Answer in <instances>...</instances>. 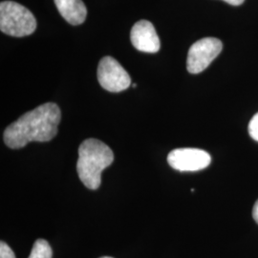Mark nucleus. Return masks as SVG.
<instances>
[{
	"instance_id": "4468645a",
	"label": "nucleus",
	"mask_w": 258,
	"mask_h": 258,
	"mask_svg": "<svg viewBox=\"0 0 258 258\" xmlns=\"http://www.w3.org/2000/svg\"><path fill=\"white\" fill-rule=\"evenodd\" d=\"M132 86H133V88H136V87H137V84H136V83H134Z\"/></svg>"
},
{
	"instance_id": "423d86ee",
	"label": "nucleus",
	"mask_w": 258,
	"mask_h": 258,
	"mask_svg": "<svg viewBox=\"0 0 258 258\" xmlns=\"http://www.w3.org/2000/svg\"><path fill=\"white\" fill-rule=\"evenodd\" d=\"M212 157L198 148H177L167 156V163L178 171H198L211 165Z\"/></svg>"
},
{
	"instance_id": "f257e3e1",
	"label": "nucleus",
	"mask_w": 258,
	"mask_h": 258,
	"mask_svg": "<svg viewBox=\"0 0 258 258\" xmlns=\"http://www.w3.org/2000/svg\"><path fill=\"white\" fill-rule=\"evenodd\" d=\"M61 112L57 104L47 102L22 115L4 131V142L12 149L24 148L31 142H49L57 134Z\"/></svg>"
},
{
	"instance_id": "9b49d317",
	"label": "nucleus",
	"mask_w": 258,
	"mask_h": 258,
	"mask_svg": "<svg viewBox=\"0 0 258 258\" xmlns=\"http://www.w3.org/2000/svg\"><path fill=\"white\" fill-rule=\"evenodd\" d=\"M0 258H16L14 251L3 241L0 242Z\"/></svg>"
},
{
	"instance_id": "9d476101",
	"label": "nucleus",
	"mask_w": 258,
	"mask_h": 258,
	"mask_svg": "<svg viewBox=\"0 0 258 258\" xmlns=\"http://www.w3.org/2000/svg\"><path fill=\"white\" fill-rule=\"evenodd\" d=\"M249 134L251 138L258 142V113L249 121Z\"/></svg>"
},
{
	"instance_id": "0eeeda50",
	"label": "nucleus",
	"mask_w": 258,
	"mask_h": 258,
	"mask_svg": "<svg viewBox=\"0 0 258 258\" xmlns=\"http://www.w3.org/2000/svg\"><path fill=\"white\" fill-rule=\"evenodd\" d=\"M130 38L133 46L141 52L153 54L160 50L161 43L156 30L148 20H140L134 24Z\"/></svg>"
},
{
	"instance_id": "ddd939ff",
	"label": "nucleus",
	"mask_w": 258,
	"mask_h": 258,
	"mask_svg": "<svg viewBox=\"0 0 258 258\" xmlns=\"http://www.w3.org/2000/svg\"><path fill=\"white\" fill-rule=\"evenodd\" d=\"M223 1H225L231 5H233V6H239L242 3H244L245 0H223Z\"/></svg>"
},
{
	"instance_id": "2eb2a0df",
	"label": "nucleus",
	"mask_w": 258,
	"mask_h": 258,
	"mask_svg": "<svg viewBox=\"0 0 258 258\" xmlns=\"http://www.w3.org/2000/svg\"><path fill=\"white\" fill-rule=\"evenodd\" d=\"M101 258H113V257H110V256H103V257H101Z\"/></svg>"
},
{
	"instance_id": "39448f33",
	"label": "nucleus",
	"mask_w": 258,
	"mask_h": 258,
	"mask_svg": "<svg viewBox=\"0 0 258 258\" xmlns=\"http://www.w3.org/2000/svg\"><path fill=\"white\" fill-rule=\"evenodd\" d=\"M98 81L109 92H121L127 89L131 79L124 68L112 56L102 57L98 66Z\"/></svg>"
},
{
	"instance_id": "1a4fd4ad",
	"label": "nucleus",
	"mask_w": 258,
	"mask_h": 258,
	"mask_svg": "<svg viewBox=\"0 0 258 258\" xmlns=\"http://www.w3.org/2000/svg\"><path fill=\"white\" fill-rule=\"evenodd\" d=\"M53 251L46 240L37 239L32 251L29 255V258H52Z\"/></svg>"
},
{
	"instance_id": "6e6552de",
	"label": "nucleus",
	"mask_w": 258,
	"mask_h": 258,
	"mask_svg": "<svg viewBox=\"0 0 258 258\" xmlns=\"http://www.w3.org/2000/svg\"><path fill=\"white\" fill-rule=\"evenodd\" d=\"M62 18L72 25L83 24L86 19L87 9L83 0H54Z\"/></svg>"
},
{
	"instance_id": "f8f14e48",
	"label": "nucleus",
	"mask_w": 258,
	"mask_h": 258,
	"mask_svg": "<svg viewBox=\"0 0 258 258\" xmlns=\"http://www.w3.org/2000/svg\"><path fill=\"white\" fill-rule=\"evenodd\" d=\"M252 216H253V219H254L255 222L258 224V200L255 202V204H254V206H253Z\"/></svg>"
},
{
	"instance_id": "20e7f679",
	"label": "nucleus",
	"mask_w": 258,
	"mask_h": 258,
	"mask_svg": "<svg viewBox=\"0 0 258 258\" xmlns=\"http://www.w3.org/2000/svg\"><path fill=\"white\" fill-rule=\"evenodd\" d=\"M221 40L215 37H205L194 43L188 50L186 68L190 74H199L221 53Z\"/></svg>"
},
{
	"instance_id": "f03ea898",
	"label": "nucleus",
	"mask_w": 258,
	"mask_h": 258,
	"mask_svg": "<svg viewBox=\"0 0 258 258\" xmlns=\"http://www.w3.org/2000/svg\"><path fill=\"white\" fill-rule=\"evenodd\" d=\"M114 161L110 148L97 139H86L79 148L77 171L80 180L89 189H98L102 172Z\"/></svg>"
},
{
	"instance_id": "7ed1b4c3",
	"label": "nucleus",
	"mask_w": 258,
	"mask_h": 258,
	"mask_svg": "<svg viewBox=\"0 0 258 258\" xmlns=\"http://www.w3.org/2000/svg\"><path fill=\"white\" fill-rule=\"evenodd\" d=\"M37 29L34 15L24 6L14 1L0 4V30L12 37H22L33 34Z\"/></svg>"
}]
</instances>
